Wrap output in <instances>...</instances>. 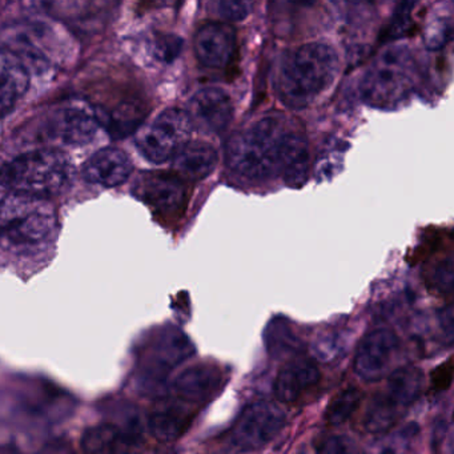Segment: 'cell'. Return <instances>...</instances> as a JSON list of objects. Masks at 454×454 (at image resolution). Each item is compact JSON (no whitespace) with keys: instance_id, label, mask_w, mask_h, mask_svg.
<instances>
[{"instance_id":"cell-1","label":"cell","mask_w":454,"mask_h":454,"mask_svg":"<svg viewBox=\"0 0 454 454\" xmlns=\"http://www.w3.org/2000/svg\"><path fill=\"white\" fill-rule=\"evenodd\" d=\"M294 131L283 116L259 119L231 137L225 150L227 166L248 179L278 176Z\"/></svg>"},{"instance_id":"cell-2","label":"cell","mask_w":454,"mask_h":454,"mask_svg":"<svg viewBox=\"0 0 454 454\" xmlns=\"http://www.w3.org/2000/svg\"><path fill=\"white\" fill-rule=\"evenodd\" d=\"M339 57L325 43H307L284 55L278 95L284 105L301 110L312 105L336 81Z\"/></svg>"},{"instance_id":"cell-3","label":"cell","mask_w":454,"mask_h":454,"mask_svg":"<svg viewBox=\"0 0 454 454\" xmlns=\"http://www.w3.org/2000/svg\"><path fill=\"white\" fill-rule=\"evenodd\" d=\"M57 230V211L49 199L6 193L0 200V247L31 254L49 243Z\"/></svg>"},{"instance_id":"cell-4","label":"cell","mask_w":454,"mask_h":454,"mask_svg":"<svg viewBox=\"0 0 454 454\" xmlns=\"http://www.w3.org/2000/svg\"><path fill=\"white\" fill-rule=\"evenodd\" d=\"M73 180V166L57 150L23 153L0 167V191L6 193L51 199L62 193Z\"/></svg>"},{"instance_id":"cell-5","label":"cell","mask_w":454,"mask_h":454,"mask_svg":"<svg viewBox=\"0 0 454 454\" xmlns=\"http://www.w3.org/2000/svg\"><path fill=\"white\" fill-rule=\"evenodd\" d=\"M416 75L408 47H389L369 66L361 81V98L371 107L395 110L414 91Z\"/></svg>"},{"instance_id":"cell-6","label":"cell","mask_w":454,"mask_h":454,"mask_svg":"<svg viewBox=\"0 0 454 454\" xmlns=\"http://www.w3.org/2000/svg\"><path fill=\"white\" fill-rule=\"evenodd\" d=\"M424 374L419 368L395 369L380 392L372 397L364 414L366 432L381 434L392 429L406 409L421 395Z\"/></svg>"},{"instance_id":"cell-7","label":"cell","mask_w":454,"mask_h":454,"mask_svg":"<svg viewBox=\"0 0 454 454\" xmlns=\"http://www.w3.org/2000/svg\"><path fill=\"white\" fill-rule=\"evenodd\" d=\"M192 129V121L187 111L168 108L153 123L140 129L137 145L140 153L151 163H166L190 143Z\"/></svg>"},{"instance_id":"cell-8","label":"cell","mask_w":454,"mask_h":454,"mask_svg":"<svg viewBox=\"0 0 454 454\" xmlns=\"http://www.w3.org/2000/svg\"><path fill=\"white\" fill-rule=\"evenodd\" d=\"M286 421V413L278 403L256 401L244 408L231 427V443L240 451L259 450L281 432Z\"/></svg>"},{"instance_id":"cell-9","label":"cell","mask_w":454,"mask_h":454,"mask_svg":"<svg viewBox=\"0 0 454 454\" xmlns=\"http://www.w3.org/2000/svg\"><path fill=\"white\" fill-rule=\"evenodd\" d=\"M99 126L97 111L91 106L82 100H71L52 113L46 129L54 142L78 147L89 145Z\"/></svg>"},{"instance_id":"cell-10","label":"cell","mask_w":454,"mask_h":454,"mask_svg":"<svg viewBox=\"0 0 454 454\" xmlns=\"http://www.w3.org/2000/svg\"><path fill=\"white\" fill-rule=\"evenodd\" d=\"M195 347L180 329H161L151 339L142 357V368L151 379H163L172 369L192 357Z\"/></svg>"},{"instance_id":"cell-11","label":"cell","mask_w":454,"mask_h":454,"mask_svg":"<svg viewBox=\"0 0 454 454\" xmlns=\"http://www.w3.org/2000/svg\"><path fill=\"white\" fill-rule=\"evenodd\" d=\"M398 344V337L390 329H374L365 334L358 344L353 361L358 377L369 382L381 380L392 365Z\"/></svg>"},{"instance_id":"cell-12","label":"cell","mask_w":454,"mask_h":454,"mask_svg":"<svg viewBox=\"0 0 454 454\" xmlns=\"http://www.w3.org/2000/svg\"><path fill=\"white\" fill-rule=\"evenodd\" d=\"M135 193L159 214H176L184 208L187 185L179 176L163 172H148L137 177Z\"/></svg>"},{"instance_id":"cell-13","label":"cell","mask_w":454,"mask_h":454,"mask_svg":"<svg viewBox=\"0 0 454 454\" xmlns=\"http://www.w3.org/2000/svg\"><path fill=\"white\" fill-rule=\"evenodd\" d=\"M193 49L199 62L206 67H227L238 49L236 30L230 23H204L196 31Z\"/></svg>"},{"instance_id":"cell-14","label":"cell","mask_w":454,"mask_h":454,"mask_svg":"<svg viewBox=\"0 0 454 454\" xmlns=\"http://www.w3.org/2000/svg\"><path fill=\"white\" fill-rule=\"evenodd\" d=\"M187 114L193 127L207 134H222L232 121V99L224 90L207 87L193 95Z\"/></svg>"},{"instance_id":"cell-15","label":"cell","mask_w":454,"mask_h":454,"mask_svg":"<svg viewBox=\"0 0 454 454\" xmlns=\"http://www.w3.org/2000/svg\"><path fill=\"white\" fill-rule=\"evenodd\" d=\"M227 381V374L216 364L201 363L183 371L174 382L179 400L191 403H204L219 395Z\"/></svg>"},{"instance_id":"cell-16","label":"cell","mask_w":454,"mask_h":454,"mask_svg":"<svg viewBox=\"0 0 454 454\" xmlns=\"http://www.w3.org/2000/svg\"><path fill=\"white\" fill-rule=\"evenodd\" d=\"M134 169L131 159L124 151L106 147L95 153L82 168V176L87 183L105 188L123 184Z\"/></svg>"},{"instance_id":"cell-17","label":"cell","mask_w":454,"mask_h":454,"mask_svg":"<svg viewBox=\"0 0 454 454\" xmlns=\"http://www.w3.org/2000/svg\"><path fill=\"white\" fill-rule=\"evenodd\" d=\"M193 419L195 411L191 403L182 400L161 401L151 411L148 427L156 440L174 442L190 429Z\"/></svg>"},{"instance_id":"cell-18","label":"cell","mask_w":454,"mask_h":454,"mask_svg":"<svg viewBox=\"0 0 454 454\" xmlns=\"http://www.w3.org/2000/svg\"><path fill=\"white\" fill-rule=\"evenodd\" d=\"M30 87V71L20 57L0 46V116L12 113Z\"/></svg>"},{"instance_id":"cell-19","label":"cell","mask_w":454,"mask_h":454,"mask_svg":"<svg viewBox=\"0 0 454 454\" xmlns=\"http://www.w3.org/2000/svg\"><path fill=\"white\" fill-rule=\"evenodd\" d=\"M320 379V369L312 360L304 357L294 358L276 376L273 384L275 397L280 403H294L309 387H315Z\"/></svg>"},{"instance_id":"cell-20","label":"cell","mask_w":454,"mask_h":454,"mask_svg":"<svg viewBox=\"0 0 454 454\" xmlns=\"http://www.w3.org/2000/svg\"><path fill=\"white\" fill-rule=\"evenodd\" d=\"M172 160L180 177L190 182H200L216 168L219 155L208 143L190 142Z\"/></svg>"},{"instance_id":"cell-21","label":"cell","mask_w":454,"mask_h":454,"mask_svg":"<svg viewBox=\"0 0 454 454\" xmlns=\"http://www.w3.org/2000/svg\"><path fill=\"white\" fill-rule=\"evenodd\" d=\"M137 442L119 425L105 422L89 427L82 437L81 446L84 454H129V449Z\"/></svg>"},{"instance_id":"cell-22","label":"cell","mask_w":454,"mask_h":454,"mask_svg":"<svg viewBox=\"0 0 454 454\" xmlns=\"http://www.w3.org/2000/svg\"><path fill=\"white\" fill-rule=\"evenodd\" d=\"M265 344L270 355L276 358L296 355L301 349V342L294 329L283 320H273L265 332Z\"/></svg>"},{"instance_id":"cell-23","label":"cell","mask_w":454,"mask_h":454,"mask_svg":"<svg viewBox=\"0 0 454 454\" xmlns=\"http://www.w3.org/2000/svg\"><path fill=\"white\" fill-rule=\"evenodd\" d=\"M361 395L357 387H350L341 390L326 409V421L331 425H341L350 419L360 405Z\"/></svg>"},{"instance_id":"cell-24","label":"cell","mask_w":454,"mask_h":454,"mask_svg":"<svg viewBox=\"0 0 454 454\" xmlns=\"http://www.w3.org/2000/svg\"><path fill=\"white\" fill-rule=\"evenodd\" d=\"M419 427L416 424H409L403 429L380 440L369 454H411V446L419 435Z\"/></svg>"},{"instance_id":"cell-25","label":"cell","mask_w":454,"mask_h":454,"mask_svg":"<svg viewBox=\"0 0 454 454\" xmlns=\"http://www.w3.org/2000/svg\"><path fill=\"white\" fill-rule=\"evenodd\" d=\"M212 12L225 23L241 22L252 12L249 2H215L211 4Z\"/></svg>"},{"instance_id":"cell-26","label":"cell","mask_w":454,"mask_h":454,"mask_svg":"<svg viewBox=\"0 0 454 454\" xmlns=\"http://www.w3.org/2000/svg\"><path fill=\"white\" fill-rule=\"evenodd\" d=\"M316 454H355V446L345 435H328L318 443Z\"/></svg>"},{"instance_id":"cell-27","label":"cell","mask_w":454,"mask_h":454,"mask_svg":"<svg viewBox=\"0 0 454 454\" xmlns=\"http://www.w3.org/2000/svg\"><path fill=\"white\" fill-rule=\"evenodd\" d=\"M413 10V4H403L397 7V10L393 15L392 20H390L389 26V36L392 39L400 38L406 31L411 27V14Z\"/></svg>"},{"instance_id":"cell-28","label":"cell","mask_w":454,"mask_h":454,"mask_svg":"<svg viewBox=\"0 0 454 454\" xmlns=\"http://www.w3.org/2000/svg\"><path fill=\"white\" fill-rule=\"evenodd\" d=\"M450 22L449 20H434L427 28V44L429 49L438 50L443 46V44L448 42V39L450 38Z\"/></svg>"},{"instance_id":"cell-29","label":"cell","mask_w":454,"mask_h":454,"mask_svg":"<svg viewBox=\"0 0 454 454\" xmlns=\"http://www.w3.org/2000/svg\"><path fill=\"white\" fill-rule=\"evenodd\" d=\"M182 46L183 42L177 36H161L155 44L156 55H158L159 59L164 60V62H172L175 58L179 57Z\"/></svg>"},{"instance_id":"cell-30","label":"cell","mask_w":454,"mask_h":454,"mask_svg":"<svg viewBox=\"0 0 454 454\" xmlns=\"http://www.w3.org/2000/svg\"><path fill=\"white\" fill-rule=\"evenodd\" d=\"M432 278L435 288L443 292L451 291V286H453V260L451 257H449L443 264L435 267Z\"/></svg>"},{"instance_id":"cell-31","label":"cell","mask_w":454,"mask_h":454,"mask_svg":"<svg viewBox=\"0 0 454 454\" xmlns=\"http://www.w3.org/2000/svg\"><path fill=\"white\" fill-rule=\"evenodd\" d=\"M451 379H453V364H451V360L441 364L432 373L433 385L438 390L448 389L450 387Z\"/></svg>"},{"instance_id":"cell-32","label":"cell","mask_w":454,"mask_h":454,"mask_svg":"<svg viewBox=\"0 0 454 454\" xmlns=\"http://www.w3.org/2000/svg\"><path fill=\"white\" fill-rule=\"evenodd\" d=\"M43 454H65V451L63 450H59V449H52L51 451H47V453H43Z\"/></svg>"},{"instance_id":"cell-33","label":"cell","mask_w":454,"mask_h":454,"mask_svg":"<svg viewBox=\"0 0 454 454\" xmlns=\"http://www.w3.org/2000/svg\"><path fill=\"white\" fill-rule=\"evenodd\" d=\"M129 454H134V453H129Z\"/></svg>"}]
</instances>
